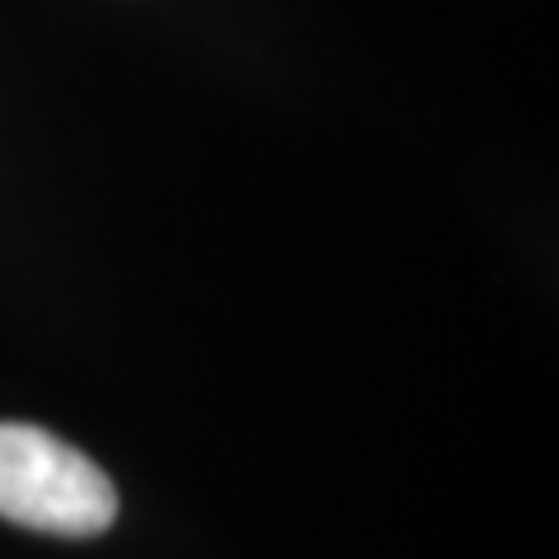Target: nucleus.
<instances>
[{"label": "nucleus", "instance_id": "1", "mask_svg": "<svg viewBox=\"0 0 559 559\" xmlns=\"http://www.w3.org/2000/svg\"><path fill=\"white\" fill-rule=\"evenodd\" d=\"M0 518L51 536H98L117 518V485L94 457L38 425H0Z\"/></svg>", "mask_w": 559, "mask_h": 559}]
</instances>
